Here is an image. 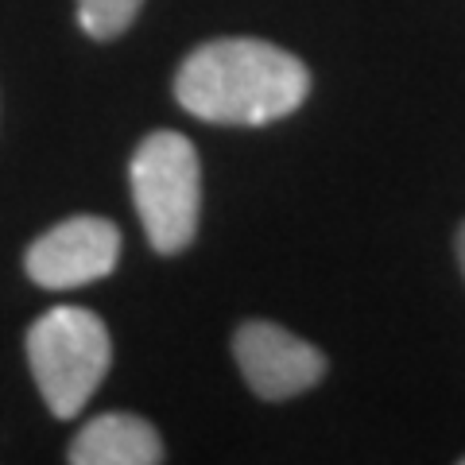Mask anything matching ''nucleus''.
<instances>
[{
    "label": "nucleus",
    "mask_w": 465,
    "mask_h": 465,
    "mask_svg": "<svg viewBox=\"0 0 465 465\" xmlns=\"http://www.w3.org/2000/svg\"><path fill=\"white\" fill-rule=\"evenodd\" d=\"M311 94V70L264 39H213L174 74L179 105L210 124H272Z\"/></svg>",
    "instance_id": "obj_1"
},
{
    "label": "nucleus",
    "mask_w": 465,
    "mask_h": 465,
    "mask_svg": "<svg viewBox=\"0 0 465 465\" xmlns=\"http://www.w3.org/2000/svg\"><path fill=\"white\" fill-rule=\"evenodd\" d=\"M113 361L105 322L85 307H51L27 330V365L54 419H74Z\"/></svg>",
    "instance_id": "obj_2"
},
{
    "label": "nucleus",
    "mask_w": 465,
    "mask_h": 465,
    "mask_svg": "<svg viewBox=\"0 0 465 465\" xmlns=\"http://www.w3.org/2000/svg\"><path fill=\"white\" fill-rule=\"evenodd\" d=\"M128 179L152 249L163 256L183 252L194 241L202 213V167L194 143L183 133L143 136L128 163Z\"/></svg>",
    "instance_id": "obj_3"
},
{
    "label": "nucleus",
    "mask_w": 465,
    "mask_h": 465,
    "mask_svg": "<svg viewBox=\"0 0 465 465\" xmlns=\"http://www.w3.org/2000/svg\"><path fill=\"white\" fill-rule=\"evenodd\" d=\"M121 260V229L109 217L78 213L47 229L24 256V268L32 283L47 291L85 287L94 280H105Z\"/></svg>",
    "instance_id": "obj_4"
},
{
    "label": "nucleus",
    "mask_w": 465,
    "mask_h": 465,
    "mask_svg": "<svg viewBox=\"0 0 465 465\" xmlns=\"http://www.w3.org/2000/svg\"><path fill=\"white\" fill-rule=\"evenodd\" d=\"M232 357L256 396H302L326 376V353L275 322H244L232 338Z\"/></svg>",
    "instance_id": "obj_5"
},
{
    "label": "nucleus",
    "mask_w": 465,
    "mask_h": 465,
    "mask_svg": "<svg viewBox=\"0 0 465 465\" xmlns=\"http://www.w3.org/2000/svg\"><path fill=\"white\" fill-rule=\"evenodd\" d=\"M66 458L74 465H159L167 458V450L148 419L128 411H105L74 434Z\"/></svg>",
    "instance_id": "obj_6"
},
{
    "label": "nucleus",
    "mask_w": 465,
    "mask_h": 465,
    "mask_svg": "<svg viewBox=\"0 0 465 465\" xmlns=\"http://www.w3.org/2000/svg\"><path fill=\"white\" fill-rule=\"evenodd\" d=\"M143 0H78V24L90 39H116L133 27Z\"/></svg>",
    "instance_id": "obj_7"
},
{
    "label": "nucleus",
    "mask_w": 465,
    "mask_h": 465,
    "mask_svg": "<svg viewBox=\"0 0 465 465\" xmlns=\"http://www.w3.org/2000/svg\"><path fill=\"white\" fill-rule=\"evenodd\" d=\"M458 260H461V272H465V225L458 229Z\"/></svg>",
    "instance_id": "obj_8"
},
{
    "label": "nucleus",
    "mask_w": 465,
    "mask_h": 465,
    "mask_svg": "<svg viewBox=\"0 0 465 465\" xmlns=\"http://www.w3.org/2000/svg\"><path fill=\"white\" fill-rule=\"evenodd\" d=\"M461 461H465V458H461Z\"/></svg>",
    "instance_id": "obj_9"
}]
</instances>
